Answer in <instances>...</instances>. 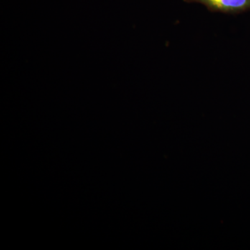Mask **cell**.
<instances>
[{
	"label": "cell",
	"mask_w": 250,
	"mask_h": 250,
	"mask_svg": "<svg viewBox=\"0 0 250 250\" xmlns=\"http://www.w3.org/2000/svg\"><path fill=\"white\" fill-rule=\"evenodd\" d=\"M204 5L210 12L238 14L250 10V0H183Z\"/></svg>",
	"instance_id": "cell-1"
}]
</instances>
